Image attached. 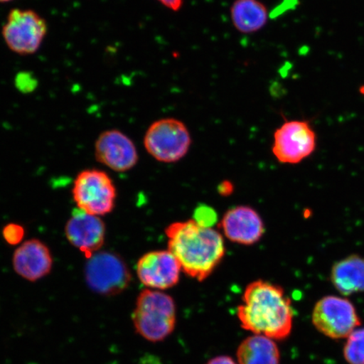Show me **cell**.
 Instances as JSON below:
<instances>
[{
	"label": "cell",
	"mask_w": 364,
	"mask_h": 364,
	"mask_svg": "<svg viewBox=\"0 0 364 364\" xmlns=\"http://www.w3.org/2000/svg\"><path fill=\"white\" fill-rule=\"evenodd\" d=\"M241 327L275 341L288 338L294 325L291 300L279 285L257 280L247 285L237 307Z\"/></svg>",
	"instance_id": "1"
},
{
	"label": "cell",
	"mask_w": 364,
	"mask_h": 364,
	"mask_svg": "<svg viewBox=\"0 0 364 364\" xmlns=\"http://www.w3.org/2000/svg\"><path fill=\"white\" fill-rule=\"evenodd\" d=\"M168 250L186 275L203 282L210 276L225 255L224 238L212 227L195 220L175 222L166 229Z\"/></svg>",
	"instance_id": "2"
},
{
	"label": "cell",
	"mask_w": 364,
	"mask_h": 364,
	"mask_svg": "<svg viewBox=\"0 0 364 364\" xmlns=\"http://www.w3.org/2000/svg\"><path fill=\"white\" fill-rule=\"evenodd\" d=\"M136 333L152 343L166 340L175 330L176 306L171 296L154 289H144L136 298L133 313Z\"/></svg>",
	"instance_id": "3"
},
{
	"label": "cell",
	"mask_w": 364,
	"mask_h": 364,
	"mask_svg": "<svg viewBox=\"0 0 364 364\" xmlns=\"http://www.w3.org/2000/svg\"><path fill=\"white\" fill-rule=\"evenodd\" d=\"M144 148L156 161L174 163L188 153L192 138L188 127L176 118L154 122L145 133Z\"/></svg>",
	"instance_id": "4"
},
{
	"label": "cell",
	"mask_w": 364,
	"mask_h": 364,
	"mask_svg": "<svg viewBox=\"0 0 364 364\" xmlns=\"http://www.w3.org/2000/svg\"><path fill=\"white\" fill-rule=\"evenodd\" d=\"M48 34L47 21L33 10L13 9L2 28L4 43L18 55H33Z\"/></svg>",
	"instance_id": "5"
},
{
	"label": "cell",
	"mask_w": 364,
	"mask_h": 364,
	"mask_svg": "<svg viewBox=\"0 0 364 364\" xmlns=\"http://www.w3.org/2000/svg\"><path fill=\"white\" fill-rule=\"evenodd\" d=\"M72 193L77 207L91 215H106L115 208L116 186L102 171H81L75 180Z\"/></svg>",
	"instance_id": "6"
},
{
	"label": "cell",
	"mask_w": 364,
	"mask_h": 364,
	"mask_svg": "<svg viewBox=\"0 0 364 364\" xmlns=\"http://www.w3.org/2000/svg\"><path fill=\"white\" fill-rule=\"evenodd\" d=\"M312 322L318 331L332 339L348 338L361 324L353 304L336 296L318 300L313 309Z\"/></svg>",
	"instance_id": "7"
},
{
	"label": "cell",
	"mask_w": 364,
	"mask_h": 364,
	"mask_svg": "<svg viewBox=\"0 0 364 364\" xmlns=\"http://www.w3.org/2000/svg\"><path fill=\"white\" fill-rule=\"evenodd\" d=\"M85 277L91 290L105 296L122 293L132 279L124 260L116 254L107 252L95 253L88 259Z\"/></svg>",
	"instance_id": "8"
},
{
	"label": "cell",
	"mask_w": 364,
	"mask_h": 364,
	"mask_svg": "<svg viewBox=\"0 0 364 364\" xmlns=\"http://www.w3.org/2000/svg\"><path fill=\"white\" fill-rule=\"evenodd\" d=\"M316 147V134L307 121H287L273 135L272 153L280 163L301 162Z\"/></svg>",
	"instance_id": "9"
},
{
	"label": "cell",
	"mask_w": 364,
	"mask_h": 364,
	"mask_svg": "<svg viewBox=\"0 0 364 364\" xmlns=\"http://www.w3.org/2000/svg\"><path fill=\"white\" fill-rule=\"evenodd\" d=\"M136 269L141 283L159 291L178 284L181 267L170 250H156L141 257Z\"/></svg>",
	"instance_id": "10"
},
{
	"label": "cell",
	"mask_w": 364,
	"mask_h": 364,
	"mask_svg": "<svg viewBox=\"0 0 364 364\" xmlns=\"http://www.w3.org/2000/svg\"><path fill=\"white\" fill-rule=\"evenodd\" d=\"M95 156L98 162L117 172L133 169L139 161L133 140L117 129L104 131L99 135L95 144Z\"/></svg>",
	"instance_id": "11"
},
{
	"label": "cell",
	"mask_w": 364,
	"mask_h": 364,
	"mask_svg": "<svg viewBox=\"0 0 364 364\" xmlns=\"http://www.w3.org/2000/svg\"><path fill=\"white\" fill-rule=\"evenodd\" d=\"M66 237L88 259L102 247L106 226L98 216L75 208L65 226Z\"/></svg>",
	"instance_id": "12"
},
{
	"label": "cell",
	"mask_w": 364,
	"mask_h": 364,
	"mask_svg": "<svg viewBox=\"0 0 364 364\" xmlns=\"http://www.w3.org/2000/svg\"><path fill=\"white\" fill-rule=\"evenodd\" d=\"M220 227L232 242L245 245L257 243L265 232L260 215L247 206L235 207L228 210Z\"/></svg>",
	"instance_id": "13"
},
{
	"label": "cell",
	"mask_w": 364,
	"mask_h": 364,
	"mask_svg": "<svg viewBox=\"0 0 364 364\" xmlns=\"http://www.w3.org/2000/svg\"><path fill=\"white\" fill-rule=\"evenodd\" d=\"M50 250L36 239L22 243L13 256L14 270L30 282H36L49 274L53 267Z\"/></svg>",
	"instance_id": "14"
},
{
	"label": "cell",
	"mask_w": 364,
	"mask_h": 364,
	"mask_svg": "<svg viewBox=\"0 0 364 364\" xmlns=\"http://www.w3.org/2000/svg\"><path fill=\"white\" fill-rule=\"evenodd\" d=\"M238 364H280V350L276 341L262 335L248 336L236 351Z\"/></svg>",
	"instance_id": "15"
},
{
	"label": "cell",
	"mask_w": 364,
	"mask_h": 364,
	"mask_svg": "<svg viewBox=\"0 0 364 364\" xmlns=\"http://www.w3.org/2000/svg\"><path fill=\"white\" fill-rule=\"evenodd\" d=\"M267 8L259 0H235L230 9L232 23L243 34L257 33L268 21Z\"/></svg>",
	"instance_id": "16"
},
{
	"label": "cell",
	"mask_w": 364,
	"mask_h": 364,
	"mask_svg": "<svg viewBox=\"0 0 364 364\" xmlns=\"http://www.w3.org/2000/svg\"><path fill=\"white\" fill-rule=\"evenodd\" d=\"M331 279L343 295L364 292V259L352 256L332 267Z\"/></svg>",
	"instance_id": "17"
},
{
	"label": "cell",
	"mask_w": 364,
	"mask_h": 364,
	"mask_svg": "<svg viewBox=\"0 0 364 364\" xmlns=\"http://www.w3.org/2000/svg\"><path fill=\"white\" fill-rule=\"evenodd\" d=\"M344 358L349 364H364V328H357L348 336Z\"/></svg>",
	"instance_id": "18"
},
{
	"label": "cell",
	"mask_w": 364,
	"mask_h": 364,
	"mask_svg": "<svg viewBox=\"0 0 364 364\" xmlns=\"http://www.w3.org/2000/svg\"><path fill=\"white\" fill-rule=\"evenodd\" d=\"M36 84L38 82L28 73H21L16 77V85L22 92H31L36 88Z\"/></svg>",
	"instance_id": "19"
},
{
	"label": "cell",
	"mask_w": 364,
	"mask_h": 364,
	"mask_svg": "<svg viewBox=\"0 0 364 364\" xmlns=\"http://www.w3.org/2000/svg\"><path fill=\"white\" fill-rule=\"evenodd\" d=\"M164 6L169 9L172 11H179L183 6V0H157Z\"/></svg>",
	"instance_id": "20"
},
{
	"label": "cell",
	"mask_w": 364,
	"mask_h": 364,
	"mask_svg": "<svg viewBox=\"0 0 364 364\" xmlns=\"http://www.w3.org/2000/svg\"><path fill=\"white\" fill-rule=\"evenodd\" d=\"M206 364H238V363L229 356L222 355V356L213 358Z\"/></svg>",
	"instance_id": "21"
},
{
	"label": "cell",
	"mask_w": 364,
	"mask_h": 364,
	"mask_svg": "<svg viewBox=\"0 0 364 364\" xmlns=\"http://www.w3.org/2000/svg\"><path fill=\"white\" fill-rule=\"evenodd\" d=\"M220 192L222 195H229L233 191V186H231L230 182H223L220 186Z\"/></svg>",
	"instance_id": "22"
},
{
	"label": "cell",
	"mask_w": 364,
	"mask_h": 364,
	"mask_svg": "<svg viewBox=\"0 0 364 364\" xmlns=\"http://www.w3.org/2000/svg\"><path fill=\"white\" fill-rule=\"evenodd\" d=\"M11 1H13V0H0V3H9Z\"/></svg>",
	"instance_id": "23"
},
{
	"label": "cell",
	"mask_w": 364,
	"mask_h": 364,
	"mask_svg": "<svg viewBox=\"0 0 364 364\" xmlns=\"http://www.w3.org/2000/svg\"><path fill=\"white\" fill-rule=\"evenodd\" d=\"M360 93L363 95L364 97V85L361 86V88H360Z\"/></svg>",
	"instance_id": "24"
}]
</instances>
